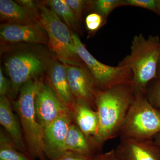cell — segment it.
<instances>
[{"label": "cell", "mask_w": 160, "mask_h": 160, "mask_svg": "<svg viewBox=\"0 0 160 160\" xmlns=\"http://www.w3.org/2000/svg\"><path fill=\"white\" fill-rule=\"evenodd\" d=\"M16 2L27 10L33 13L37 18L41 4H38L37 2L31 0H19Z\"/></svg>", "instance_id": "cell-26"}, {"label": "cell", "mask_w": 160, "mask_h": 160, "mask_svg": "<svg viewBox=\"0 0 160 160\" xmlns=\"http://www.w3.org/2000/svg\"><path fill=\"white\" fill-rule=\"evenodd\" d=\"M0 160H30L20 152L9 137L2 130L0 133Z\"/></svg>", "instance_id": "cell-19"}, {"label": "cell", "mask_w": 160, "mask_h": 160, "mask_svg": "<svg viewBox=\"0 0 160 160\" xmlns=\"http://www.w3.org/2000/svg\"><path fill=\"white\" fill-rule=\"evenodd\" d=\"M64 64L70 89L75 99L83 101L96 109V95L99 89L89 70L86 67Z\"/></svg>", "instance_id": "cell-9"}, {"label": "cell", "mask_w": 160, "mask_h": 160, "mask_svg": "<svg viewBox=\"0 0 160 160\" xmlns=\"http://www.w3.org/2000/svg\"><path fill=\"white\" fill-rule=\"evenodd\" d=\"M93 160H119L116 155L115 149L105 153H99L93 158Z\"/></svg>", "instance_id": "cell-28"}, {"label": "cell", "mask_w": 160, "mask_h": 160, "mask_svg": "<svg viewBox=\"0 0 160 160\" xmlns=\"http://www.w3.org/2000/svg\"><path fill=\"white\" fill-rule=\"evenodd\" d=\"M70 29H76L78 21L65 0H50L44 2Z\"/></svg>", "instance_id": "cell-18"}, {"label": "cell", "mask_w": 160, "mask_h": 160, "mask_svg": "<svg viewBox=\"0 0 160 160\" xmlns=\"http://www.w3.org/2000/svg\"><path fill=\"white\" fill-rule=\"evenodd\" d=\"M11 89V83L3 74L2 68H0V95L6 96Z\"/></svg>", "instance_id": "cell-27"}, {"label": "cell", "mask_w": 160, "mask_h": 160, "mask_svg": "<svg viewBox=\"0 0 160 160\" xmlns=\"http://www.w3.org/2000/svg\"><path fill=\"white\" fill-rule=\"evenodd\" d=\"M71 113L72 120L81 131L87 137L93 139L97 133L99 126L97 110L85 102L76 99Z\"/></svg>", "instance_id": "cell-15"}, {"label": "cell", "mask_w": 160, "mask_h": 160, "mask_svg": "<svg viewBox=\"0 0 160 160\" xmlns=\"http://www.w3.org/2000/svg\"><path fill=\"white\" fill-rule=\"evenodd\" d=\"M94 157L83 155L72 152L66 151L52 160H93Z\"/></svg>", "instance_id": "cell-25"}, {"label": "cell", "mask_w": 160, "mask_h": 160, "mask_svg": "<svg viewBox=\"0 0 160 160\" xmlns=\"http://www.w3.org/2000/svg\"><path fill=\"white\" fill-rule=\"evenodd\" d=\"M160 56V38L142 33L132 41L130 52L118 66L127 67L132 73V86L136 93H146L149 83L157 78Z\"/></svg>", "instance_id": "cell-2"}, {"label": "cell", "mask_w": 160, "mask_h": 160, "mask_svg": "<svg viewBox=\"0 0 160 160\" xmlns=\"http://www.w3.org/2000/svg\"><path fill=\"white\" fill-rule=\"evenodd\" d=\"M91 2L96 12L105 19L115 9L123 6V0H97Z\"/></svg>", "instance_id": "cell-20"}, {"label": "cell", "mask_w": 160, "mask_h": 160, "mask_svg": "<svg viewBox=\"0 0 160 160\" xmlns=\"http://www.w3.org/2000/svg\"><path fill=\"white\" fill-rule=\"evenodd\" d=\"M52 62L36 52H22L12 55L5 62L11 89L17 93L26 82L48 70Z\"/></svg>", "instance_id": "cell-7"}, {"label": "cell", "mask_w": 160, "mask_h": 160, "mask_svg": "<svg viewBox=\"0 0 160 160\" xmlns=\"http://www.w3.org/2000/svg\"><path fill=\"white\" fill-rule=\"evenodd\" d=\"M123 5L144 8L160 16L158 0H123Z\"/></svg>", "instance_id": "cell-22"}, {"label": "cell", "mask_w": 160, "mask_h": 160, "mask_svg": "<svg viewBox=\"0 0 160 160\" xmlns=\"http://www.w3.org/2000/svg\"><path fill=\"white\" fill-rule=\"evenodd\" d=\"M72 120L71 113L69 112L44 128L43 140L45 151L46 155L51 160L65 152V140Z\"/></svg>", "instance_id": "cell-12"}, {"label": "cell", "mask_w": 160, "mask_h": 160, "mask_svg": "<svg viewBox=\"0 0 160 160\" xmlns=\"http://www.w3.org/2000/svg\"><path fill=\"white\" fill-rule=\"evenodd\" d=\"M160 132V109L149 103L146 95L136 93L120 131V137L153 139Z\"/></svg>", "instance_id": "cell-5"}, {"label": "cell", "mask_w": 160, "mask_h": 160, "mask_svg": "<svg viewBox=\"0 0 160 160\" xmlns=\"http://www.w3.org/2000/svg\"><path fill=\"white\" fill-rule=\"evenodd\" d=\"M0 17L3 23L32 25L39 23L36 17L12 0H0Z\"/></svg>", "instance_id": "cell-16"}, {"label": "cell", "mask_w": 160, "mask_h": 160, "mask_svg": "<svg viewBox=\"0 0 160 160\" xmlns=\"http://www.w3.org/2000/svg\"><path fill=\"white\" fill-rule=\"evenodd\" d=\"M47 78L49 86L58 98L71 112L76 99L70 89L65 64L59 60L52 62L48 70Z\"/></svg>", "instance_id": "cell-13"}, {"label": "cell", "mask_w": 160, "mask_h": 160, "mask_svg": "<svg viewBox=\"0 0 160 160\" xmlns=\"http://www.w3.org/2000/svg\"><path fill=\"white\" fill-rule=\"evenodd\" d=\"M98 149L93 138L86 137L75 124L72 123L67 132L64 144V151L92 156L96 149Z\"/></svg>", "instance_id": "cell-17"}, {"label": "cell", "mask_w": 160, "mask_h": 160, "mask_svg": "<svg viewBox=\"0 0 160 160\" xmlns=\"http://www.w3.org/2000/svg\"><path fill=\"white\" fill-rule=\"evenodd\" d=\"M1 41L8 43L48 44V38L39 23L32 25L2 23L0 26Z\"/></svg>", "instance_id": "cell-11"}, {"label": "cell", "mask_w": 160, "mask_h": 160, "mask_svg": "<svg viewBox=\"0 0 160 160\" xmlns=\"http://www.w3.org/2000/svg\"><path fill=\"white\" fill-rule=\"evenodd\" d=\"M0 123L20 151H28L22 130L12 111L11 103L6 96L0 97Z\"/></svg>", "instance_id": "cell-14"}, {"label": "cell", "mask_w": 160, "mask_h": 160, "mask_svg": "<svg viewBox=\"0 0 160 160\" xmlns=\"http://www.w3.org/2000/svg\"><path fill=\"white\" fill-rule=\"evenodd\" d=\"M65 1L71 8L79 22L82 18L83 9L87 2L83 0H65Z\"/></svg>", "instance_id": "cell-24"}, {"label": "cell", "mask_w": 160, "mask_h": 160, "mask_svg": "<svg viewBox=\"0 0 160 160\" xmlns=\"http://www.w3.org/2000/svg\"><path fill=\"white\" fill-rule=\"evenodd\" d=\"M158 6L160 11V0H158Z\"/></svg>", "instance_id": "cell-31"}, {"label": "cell", "mask_w": 160, "mask_h": 160, "mask_svg": "<svg viewBox=\"0 0 160 160\" xmlns=\"http://www.w3.org/2000/svg\"><path fill=\"white\" fill-rule=\"evenodd\" d=\"M145 95L153 107L160 109V79H155L149 83L146 88Z\"/></svg>", "instance_id": "cell-21"}, {"label": "cell", "mask_w": 160, "mask_h": 160, "mask_svg": "<svg viewBox=\"0 0 160 160\" xmlns=\"http://www.w3.org/2000/svg\"><path fill=\"white\" fill-rule=\"evenodd\" d=\"M38 122L43 128L57 119L70 112L61 102L49 84L40 82L34 100Z\"/></svg>", "instance_id": "cell-8"}, {"label": "cell", "mask_w": 160, "mask_h": 160, "mask_svg": "<svg viewBox=\"0 0 160 160\" xmlns=\"http://www.w3.org/2000/svg\"><path fill=\"white\" fill-rule=\"evenodd\" d=\"M153 140L158 146H160V132L155 136Z\"/></svg>", "instance_id": "cell-29"}, {"label": "cell", "mask_w": 160, "mask_h": 160, "mask_svg": "<svg viewBox=\"0 0 160 160\" xmlns=\"http://www.w3.org/2000/svg\"><path fill=\"white\" fill-rule=\"evenodd\" d=\"M106 19L97 12L90 13L87 16L85 20L87 30L91 32L97 31L106 23Z\"/></svg>", "instance_id": "cell-23"}, {"label": "cell", "mask_w": 160, "mask_h": 160, "mask_svg": "<svg viewBox=\"0 0 160 160\" xmlns=\"http://www.w3.org/2000/svg\"><path fill=\"white\" fill-rule=\"evenodd\" d=\"M76 53L92 76L99 90H106L121 84L132 85V73L127 67L103 64L87 50L78 36L72 32Z\"/></svg>", "instance_id": "cell-6"}, {"label": "cell", "mask_w": 160, "mask_h": 160, "mask_svg": "<svg viewBox=\"0 0 160 160\" xmlns=\"http://www.w3.org/2000/svg\"><path fill=\"white\" fill-rule=\"evenodd\" d=\"M157 78L160 79V56L159 59L158 63L157 68Z\"/></svg>", "instance_id": "cell-30"}, {"label": "cell", "mask_w": 160, "mask_h": 160, "mask_svg": "<svg viewBox=\"0 0 160 160\" xmlns=\"http://www.w3.org/2000/svg\"><path fill=\"white\" fill-rule=\"evenodd\" d=\"M135 95L131 84H121L106 90H98L95 106L99 126L93 140L98 149L106 141L119 136Z\"/></svg>", "instance_id": "cell-1"}, {"label": "cell", "mask_w": 160, "mask_h": 160, "mask_svg": "<svg viewBox=\"0 0 160 160\" xmlns=\"http://www.w3.org/2000/svg\"><path fill=\"white\" fill-rule=\"evenodd\" d=\"M115 151L119 160H160V146L153 139L121 138Z\"/></svg>", "instance_id": "cell-10"}, {"label": "cell", "mask_w": 160, "mask_h": 160, "mask_svg": "<svg viewBox=\"0 0 160 160\" xmlns=\"http://www.w3.org/2000/svg\"><path fill=\"white\" fill-rule=\"evenodd\" d=\"M41 81L38 78L25 83L20 89L14 107L19 118L28 152L33 157L45 160L44 128L38 122L34 107L35 97Z\"/></svg>", "instance_id": "cell-3"}, {"label": "cell", "mask_w": 160, "mask_h": 160, "mask_svg": "<svg viewBox=\"0 0 160 160\" xmlns=\"http://www.w3.org/2000/svg\"><path fill=\"white\" fill-rule=\"evenodd\" d=\"M37 19L47 33L48 46L59 61L69 65L86 67L76 52L72 31L44 3L40 4Z\"/></svg>", "instance_id": "cell-4"}]
</instances>
